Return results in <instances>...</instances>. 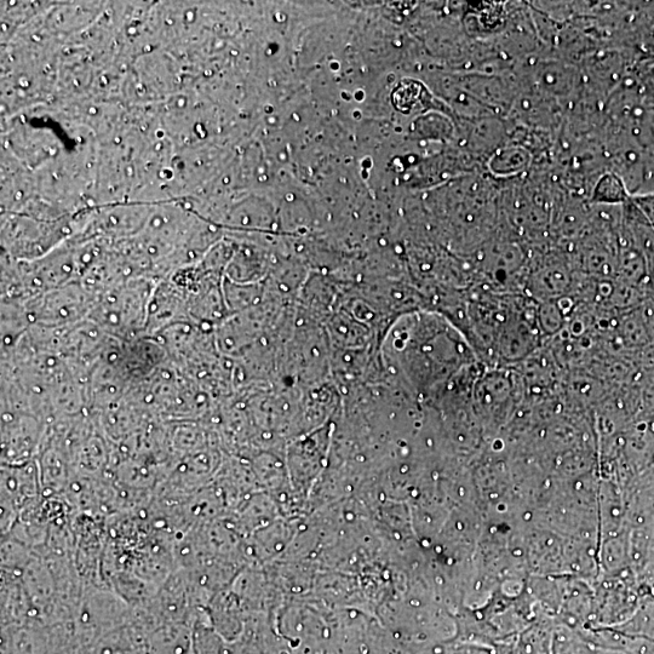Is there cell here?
Listing matches in <instances>:
<instances>
[{
	"mask_svg": "<svg viewBox=\"0 0 654 654\" xmlns=\"http://www.w3.org/2000/svg\"><path fill=\"white\" fill-rule=\"evenodd\" d=\"M565 317H567V312L560 300L537 304V321L542 336L552 337L559 334L565 325Z\"/></svg>",
	"mask_w": 654,
	"mask_h": 654,
	"instance_id": "6",
	"label": "cell"
},
{
	"mask_svg": "<svg viewBox=\"0 0 654 654\" xmlns=\"http://www.w3.org/2000/svg\"><path fill=\"white\" fill-rule=\"evenodd\" d=\"M532 154L525 147L518 145L504 146L497 149L490 162L493 175L501 179H509L522 174L530 168Z\"/></svg>",
	"mask_w": 654,
	"mask_h": 654,
	"instance_id": "4",
	"label": "cell"
},
{
	"mask_svg": "<svg viewBox=\"0 0 654 654\" xmlns=\"http://www.w3.org/2000/svg\"><path fill=\"white\" fill-rule=\"evenodd\" d=\"M630 198L631 194L627 186H625L621 177L612 171L601 176L592 193L593 203L607 206H621L627 203Z\"/></svg>",
	"mask_w": 654,
	"mask_h": 654,
	"instance_id": "5",
	"label": "cell"
},
{
	"mask_svg": "<svg viewBox=\"0 0 654 654\" xmlns=\"http://www.w3.org/2000/svg\"><path fill=\"white\" fill-rule=\"evenodd\" d=\"M536 84L542 93L569 96L577 86V72L559 62L542 63L536 68Z\"/></svg>",
	"mask_w": 654,
	"mask_h": 654,
	"instance_id": "3",
	"label": "cell"
},
{
	"mask_svg": "<svg viewBox=\"0 0 654 654\" xmlns=\"http://www.w3.org/2000/svg\"><path fill=\"white\" fill-rule=\"evenodd\" d=\"M152 296L148 279L125 280L95 298L90 320L112 336L141 334L147 327Z\"/></svg>",
	"mask_w": 654,
	"mask_h": 654,
	"instance_id": "1",
	"label": "cell"
},
{
	"mask_svg": "<svg viewBox=\"0 0 654 654\" xmlns=\"http://www.w3.org/2000/svg\"><path fill=\"white\" fill-rule=\"evenodd\" d=\"M527 288L530 289V297L539 302L555 301L566 297L567 291L571 290L573 277L571 269L566 262L553 257L539 263L538 267L526 280Z\"/></svg>",
	"mask_w": 654,
	"mask_h": 654,
	"instance_id": "2",
	"label": "cell"
}]
</instances>
